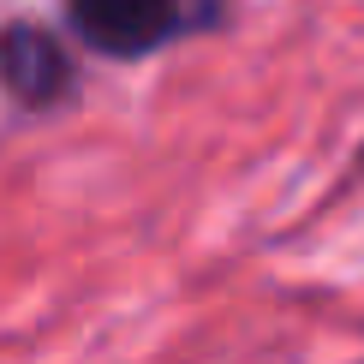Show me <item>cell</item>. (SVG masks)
Listing matches in <instances>:
<instances>
[{"label":"cell","instance_id":"6da1fadb","mask_svg":"<svg viewBox=\"0 0 364 364\" xmlns=\"http://www.w3.org/2000/svg\"><path fill=\"white\" fill-rule=\"evenodd\" d=\"M72 24L108 54H149L191 18V0H66Z\"/></svg>","mask_w":364,"mask_h":364},{"label":"cell","instance_id":"7a4b0ae2","mask_svg":"<svg viewBox=\"0 0 364 364\" xmlns=\"http://www.w3.org/2000/svg\"><path fill=\"white\" fill-rule=\"evenodd\" d=\"M66 54L48 30H30V24H12L0 36V84L12 90L18 102H54L66 90Z\"/></svg>","mask_w":364,"mask_h":364}]
</instances>
